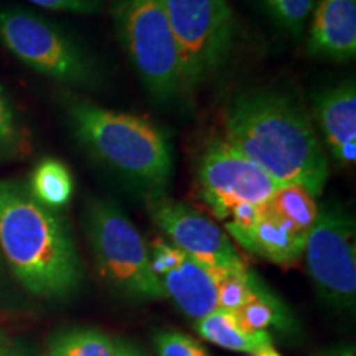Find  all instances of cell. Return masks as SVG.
<instances>
[{
    "mask_svg": "<svg viewBox=\"0 0 356 356\" xmlns=\"http://www.w3.org/2000/svg\"><path fill=\"white\" fill-rule=\"evenodd\" d=\"M225 139L280 185L323 193L330 177L325 152L309 111L279 89H252L231 99L225 111Z\"/></svg>",
    "mask_w": 356,
    "mask_h": 356,
    "instance_id": "6da1fadb",
    "label": "cell"
},
{
    "mask_svg": "<svg viewBox=\"0 0 356 356\" xmlns=\"http://www.w3.org/2000/svg\"><path fill=\"white\" fill-rule=\"evenodd\" d=\"M0 251L22 286L42 299H65L81 282V261L63 218L8 178H0Z\"/></svg>",
    "mask_w": 356,
    "mask_h": 356,
    "instance_id": "7a4b0ae2",
    "label": "cell"
},
{
    "mask_svg": "<svg viewBox=\"0 0 356 356\" xmlns=\"http://www.w3.org/2000/svg\"><path fill=\"white\" fill-rule=\"evenodd\" d=\"M66 115L74 137L101 165L147 197L163 193L173 175V152L162 129L79 97H70Z\"/></svg>",
    "mask_w": 356,
    "mask_h": 356,
    "instance_id": "3957f363",
    "label": "cell"
},
{
    "mask_svg": "<svg viewBox=\"0 0 356 356\" xmlns=\"http://www.w3.org/2000/svg\"><path fill=\"white\" fill-rule=\"evenodd\" d=\"M114 25L129 61L154 101L170 104L190 95L184 60L162 0H118Z\"/></svg>",
    "mask_w": 356,
    "mask_h": 356,
    "instance_id": "277c9868",
    "label": "cell"
},
{
    "mask_svg": "<svg viewBox=\"0 0 356 356\" xmlns=\"http://www.w3.org/2000/svg\"><path fill=\"white\" fill-rule=\"evenodd\" d=\"M0 43L20 63L53 81L84 89L99 84L101 71L91 53L37 12L0 8Z\"/></svg>",
    "mask_w": 356,
    "mask_h": 356,
    "instance_id": "5b68a950",
    "label": "cell"
},
{
    "mask_svg": "<svg viewBox=\"0 0 356 356\" xmlns=\"http://www.w3.org/2000/svg\"><path fill=\"white\" fill-rule=\"evenodd\" d=\"M86 233L97 273L111 287L136 300L165 299L149 244L118 203L92 200L86 210Z\"/></svg>",
    "mask_w": 356,
    "mask_h": 356,
    "instance_id": "8992f818",
    "label": "cell"
},
{
    "mask_svg": "<svg viewBox=\"0 0 356 356\" xmlns=\"http://www.w3.org/2000/svg\"><path fill=\"white\" fill-rule=\"evenodd\" d=\"M305 266L320 300L333 310L350 312L356 302L355 220L340 203L318 208L307 233Z\"/></svg>",
    "mask_w": 356,
    "mask_h": 356,
    "instance_id": "52a82bcc",
    "label": "cell"
},
{
    "mask_svg": "<svg viewBox=\"0 0 356 356\" xmlns=\"http://www.w3.org/2000/svg\"><path fill=\"white\" fill-rule=\"evenodd\" d=\"M180 48L188 91L215 76L228 60L234 20L228 0H162Z\"/></svg>",
    "mask_w": 356,
    "mask_h": 356,
    "instance_id": "ba28073f",
    "label": "cell"
},
{
    "mask_svg": "<svg viewBox=\"0 0 356 356\" xmlns=\"http://www.w3.org/2000/svg\"><path fill=\"white\" fill-rule=\"evenodd\" d=\"M195 177L202 202L222 221L239 204H266L280 185L225 139L208 142Z\"/></svg>",
    "mask_w": 356,
    "mask_h": 356,
    "instance_id": "9c48e42d",
    "label": "cell"
},
{
    "mask_svg": "<svg viewBox=\"0 0 356 356\" xmlns=\"http://www.w3.org/2000/svg\"><path fill=\"white\" fill-rule=\"evenodd\" d=\"M147 208L168 243L186 256L215 269L238 270L246 267L229 236L202 211L165 193L147 197Z\"/></svg>",
    "mask_w": 356,
    "mask_h": 356,
    "instance_id": "30bf717a",
    "label": "cell"
},
{
    "mask_svg": "<svg viewBox=\"0 0 356 356\" xmlns=\"http://www.w3.org/2000/svg\"><path fill=\"white\" fill-rule=\"evenodd\" d=\"M149 251L165 299L175 302L181 314L197 322L218 310V286L222 269L202 264L165 239H155Z\"/></svg>",
    "mask_w": 356,
    "mask_h": 356,
    "instance_id": "8fae6325",
    "label": "cell"
},
{
    "mask_svg": "<svg viewBox=\"0 0 356 356\" xmlns=\"http://www.w3.org/2000/svg\"><path fill=\"white\" fill-rule=\"evenodd\" d=\"M315 129L322 134L327 155L338 165L350 167L356 160V84L353 78L330 86L312 102ZM318 134V136H320ZM320 137V139H322Z\"/></svg>",
    "mask_w": 356,
    "mask_h": 356,
    "instance_id": "7c38bea8",
    "label": "cell"
},
{
    "mask_svg": "<svg viewBox=\"0 0 356 356\" xmlns=\"http://www.w3.org/2000/svg\"><path fill=\"white\" fill-rule=\"evenodd\" d=\"M305 48L309 56L320 60H355L356 0H317Z\"/></svg>",
    "mask_w": 356,
    "mask_h": 356,
    "instance_id": "4fadbf2b",
    "label": "cell"
},
{
    "mask_svg": "<svg viewBox=\"0 0 356 356\" xmlns=\"http://www.w3.org/2000/svg\"><path fill=\"white\" fill-rule=\"evenodd\" d=\"M307 234L267 208L262 210L239 246L280 267H292L304 257Z\"/></svg>",
    "mask_w": 356,
    "mask_h": 356,
    "instance_id": "5bb4252c",
    "label": "cell"
},
{
    "mask_svg": "<svg viewBox=\"0 0 356 356\" xmlns=\"http://www.w3.org/2000/svg\"><path fill=\"white\" fill-rule=\"evenodd\" d=\"M195 330L200 333V337L213 345L221 346L225 350L249 353L251 356H257L264 350L274 346L269 333H249L243 330L233 312L220 309L211 312L207 317L197 320Z\"/></svg>",
    "mask_w": 356,
    "mask_h": 356,
    "instance_id": "9a60e30c",
    "label": "cell"
},
{
    "mask_svg": "<svg viewBox=\"0 0 356 356\" xmlns=\"http://www.w3.org/2000/svg\"><path fill=\"white\" fill-rule=\"evenodd\" d=\"M26 188L40 204L48 210L60 211L73 198L74 178L61 160L43 159L35 165Z\"/></svg>",
    "mask_w": 356,
    "mask_h": 356,
    "instance_id": "2e32d148",
    "label": "cell"
},
{
    "mask_svg": "<svg viewBox=\"0 0 356 356\" xmlns=\"http://www.w3.org/2000/svg\"><path fill=\"white\" fill-rule=\"evenodd\" d=\"M266 204L280 220L287 221L305 234L309 233L318 215L315 197H312L302 186L292 184L279 185Z\"/></svg>",
    "mask_w": 356,
    "mask_h": 356,
    "instance_id": "e0dca14e",
    "label": "cell"
},
{
    "mask_svg": "<svg viewBox=\"0 0 356 356\" xmlns=\"http://www.w3.org/2000/svg\"><path fill=\"white\" fill-rule=\"evenodd\" d=\"M32 152V137L29 127L0 84V162L25 159Z\"/></svg>",
    "mask_w": 356,
    "mask_h": 356,
    "instance_id": "ac0fdd59",
    "label": "cell"
},
{
    "mask_svg": "<svg viewBox=\"0 0 356 356\" xmlns=\"http://www.w3.org/2000/svg\"><path fill=\"white\" fill-rule=\"evenodd\" d=\"M44 356H118L115 341L96 328H76L56 335Z\"/></svg>",
    "mask_w": 356,
    "mask_h": 356,
    "instance_id": "d6986e66",
    "label": "cell"
},
{
    "mask_svg": "<svg viewBox=\"0 0 356 356\" xmlns=\"http://www.w3.org/2000/svg\"><path fill=\"white\" fill-rule=\"evenodd\" d=\"M261 289L254 274L248 267L238 270H222L218 286V309L234 314Z\"/></svg>",
    "mask_w": 356,
    "mask_h": 356,
    "instance_id": "ffe728a7",
    "label": "cell"
},
{
    "mask_svg": "<svg viewBox=\"0 0 356 356\" xmlns=\"http://www.w3.org/2000/svg\"><path fill=\"white\" fill-rule=\"evenodd\" d=\"M315 2L317 0H259L274 24L293 38L305 33Z\"/></svg>",
    "mask_w": 356,
    "mask_h": 356,
    "instance_id": "44dd1931",
    "label": "cell"
},
{
    "mask_svg": "<svg viewBox=\"0 0 356 356\" xmlns=\"http://www.w3.org/2000/svg\"><path fill=\"white\" fill-rule=\"evenodd\" d=\"M234 315L243 330L249 333L267 332L270 325L282 322L284 318L279 304L266 289H261L251 300L246 302L238 312H234Z\"/></svg>",
    "mask_w": 356,
    "mask_h": 356,
    "instance_id": "7402d4cb",
    "label": "cell"
},
{
    "mask_svg": "<svg viewBox=\"0 0 356 356\" xmlns=\"http://www.w3.org/2000/svg\"><path fill=\"white\" fill-rule=\"evenodd\" d=\"M157 356H210L200 341L180 332H162L155 338Z\"/></svg>",
    "mask_w": 356,
    "mask_h": 356,
    "instance_id": "603a6c76",
    "label": "cell"
},
{
    "mask_svg": "<svg viewBox=\"0 0 356 356\" xmlns=\"http://www.w3.org/2000/svg\"><path fill=\"white\" fill-rule=\"evenodd\" d=\"M44 10L76 13V15H97L108 6V0H26Z\"/></svg>",
    "mask_w": 356,
    "mask_h": 356,
    "instance_id": "cb8c5ba5",
    "label": "cell"
},
{
    "mask_svg": "<svg viewBox=\"0 0 356 356\" xmlns=\"http://www.w3.org/2000/svg\"><path fill=\"white\" fill-rule=\"evenodd\" d=\"M115 350H118V356H145L136 345L126 340L115 341Z\"/></svg>",
    "mask_w": 356,
    "mask_h": 356,
    "instance_id": "d4e9b609",
    "label": "cell"
},
{
    "mask_svg": "<svg viewBox=\"0 0 356 356\" xmlns=\"http://www.w3.org/2000/svg\"><path fill=\"white\" fill-rule=\"evenodd\" d=\"M0 356H29L25 351H22L20 348H15V346L8 345L0 348Z\"/></svg>",
    "mask_w": 356,
    "mask_h": 356,
    "instance_id": "484cf974",
    "label": "cell"
},
{
    "mask_svg": "<svg viewBox=\"0 0 356 356\" xmlns=\"http://www.w3.org/2000/svg\"><path fill=\"white\" fill-rule=\"evenodd\" d=\"M325 356H355L353 346H341V348L332 350L330 353H325Z\"/></svg>",
    "mask_w": 356,
    "mask_h": 356,
    "instance_id": "4316f807",
    "label": "cell"
},
{
    "mask_svg": "<svg viewBox=\"0 0 356 356\" xmlns=\"http://www.w3.org/2000/svg\"><path fill=\"white\" fill-rule=\"evenodd\" d=\"M10 343H8L7 341V338H6V335H3L2 332H0V348H3V346H8Z\"/></svg>",
    "mask_w": 356,
    "mask_h": 356,
    "instance_id": "83f0119b",
    "label": "cell"
}]
</instances>
